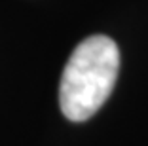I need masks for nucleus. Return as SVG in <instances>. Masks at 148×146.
Returning <instances> with one entry per match:
<instances>
[{"instance_id":"nucleus-1","label":"nucleus","mask_w":148,"mask_h":146,"mask_svg":"<svg viewBox=\"0 0 148 146\" xmlns=\"http://www.w3.org/2000/svg\"><path fill=\"white\" fill-rule=\"evenodd\" d=\"M120 72V49L105 34L84 38L70 53L59 84V106L72 121H86L110 97Z\"/></svg>"}]
</instances>
